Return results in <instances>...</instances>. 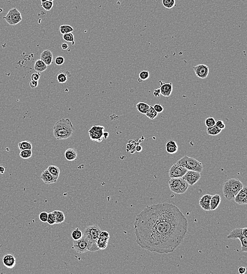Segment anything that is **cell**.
<instances>
[{"label":"cell","mask_w":247,"mask_h":274,"mask_svg":"<svg viewBox=\"0 0 247 274\" xmlns=\"http://www.w3.org/2000/svg\"><path fill=\"white\" fill-rule=\"evenodd\" d=\"M134 231L136 243L142 248L160 254L172 253L185 238L188 221L176 206L156 203L136 215Z\"/></svg>","instance_id":"1"},{"label":"cell","mask_w":247,"mask_h":274,"mask_svg":"<svg viewBox=\"0 0 247 274\" xmlns=\"http://www.w3.org/2000/svg\"><path fill=\"white\" fill-rule=\"evenodd\" d=\"M53 135L57 140H65L72 136L75 128L69 118H62L55 122Z\"/></svg>","instance_id":"2"},{"label":"cell","mask_w":247,"mask_h":274,"mask_svg":"<svg viewBox=\"0 0 247 274\" xmlns=\"http://www.w3.org/2000/svg\"><path fill=\"white\" fill-rule=\"evenodd\" d=\"M101 229L96 224L86 227L83 233V238L85 239L87 245L88 251L96 252L99 250L96 245Z\"/></svg>","instance_id":"3"},{"label":"cell","mask_w":247,"mask_h":274,"mask_svg":"<svg viewBox=\"0 0 247 274\" xmlns=\"http://www.w3.org/2000/svg\"><path fill=\"white\" fill-rule=\"evenodd\" d=\"M244 186L240 180L236 178H231L224 183L222 191L223 194L228 200L234 199L235 196Z\"/></svg>","instance_id":"4"},{"label":"cell","mask_w":247,"mask_h":274,"mask_svg":"<svg viewBox=\"0 0 247 274\" xmlns=\"http://www.w3.org/2000/svg\"><path fill=\"white\" fill-rule=\"evenodd\" d=\"M176 163L184 167L188 170L194 171L200 173L203 170V166L201 162L188 156L182 157L177 161Z\"/></svg>","instance_id":"5"},{"label":"cell","mask_w":247,"mask_h":274,"mask_svg":"<svg viewBox=\"0 0 247 274\" xmlns=\"http://www.w3.org/2000/svg\"><path fill=\"white\" fill-rule=\"evenodd\" d=\"M189 185L187 182L181 178H172L169 182L170 189L176 194H182L187 190Z\"/></svg>","instance_id":"6"},{"label":"cell","mask_w":247,"mask_h":274,"mask_svg":"<svg viewBox=\"0 0 247 274\" xmlns=\"http://www.w3.org/2000/svg\"><path fill=\"white\" fill-rule=\"evenodd\" d=\"M7 23L11 26H15L22 21V15L18 10L13 8L10 10L6 16L3 17Z\"/></svg>","instance_id":"7"},{"label":"cell","mask_w":247,"mask_h":274,"mask_svg":"<svg viewBox=\"0 0 247 274\" xmlns=\"http://www.w3.org/2000/svg\"><path fill=\"white\" fill-rule=\"evenodd\" d=\"M227 238L228 239H239L241 243V251L247 252V238L243 235L242 228H237L234 229L228 235Z\"/></svg>","instance_id":"8"},{"label":"cell","mask_w":247,"mask_h":274,"mask_svg":"<svg viewBox=\"0 0 247 274\" xmlns=\"http://www.w3.org/2000/svg\"><path fill=\"white\" fill-rule=\"evenodd\" d=\"M104 127L102 125H95L89 129L88 131L90 139L92 141L101 142L103 140Z\"/></svg>","instance_id":"9"},{"label":"cell","mask_w":247,"mask_h":274,"mask_svg":"<svg viewBox=\"0 0 247 274\" xmlns=\"http://www.w3.org/2000/svg\"><path fill=\"white\" fill-rule=\"evenodd\" d=\"M187 169L177 163L173 164L169 169V176L170 178H181L187 171Z\"/></svg>","instance_id":"10"},{"label":"cell","mask_w":247,"mask_h":274,"mask_svg":"<svg viewBox=\"0 0 247 274\" xmlns=\"http://www.w3.org/2000/svg\"><path fill=\"white\" fill-rule=\"evenodd\" d=\"M182 178L187 182L189 185H194L201 178L200 173L194 171L188 170Z\"/></svg>","instance_id":"11"},{"label":"cell","mask_w":247,"mask_h":274,"mask_svg":"<svg viewBox=\"0 0 247 274\" xmlns=\"http://www.w3.org/2000/svg\"><path fill=\"white\" fill-rule=\"evenodd\" d=\"M193 69L196 76L199 78H206L209 74V67L204 64H198L193 67Z\"/></svg>","instance_id":"12"},{"label":"cell","mask_w":247,"mask_h":274,"mask_svg":"<svg viewBox=\"0 0 247 274\" xmlns=\"http://www.w3.org/2000/svg\"><path fill=\"white\" fill-rule=\"evenodd\" d=\"M110 238V235L107 231H101L96 242V245L99 249H104L107 247Z\"/></svg>","instance_id":"13"},{"label":"cell","mask_w":247,"mask_h":274,"mask_svg":"<svg viewBox=\"0 0 247 274\" xmlns=\"http://www.w3.org/2000/svg\"><path fill=\"white\" fill-rule=\"evenodd\" d=\"M72 248L79 254L85 253L88 251L87 243L85 239L83 238V237L80 239L73 241Z\"/></svg>","instance_id":"14"},{"label":"cell","mask_w":247,"mask_h":274,"mask_svg":"<svg viewBox=\"0 0 247 274\" xmlns=\"http://www.w3.org/2000/svg\"><path fill=\"white\" fill-rule=\"evenodd\" d=\"M234 202L239 205H246L247 203V187L244 185L242 188L235 196Z\"/></svg>","instance_id":"15"},{"label":"cell","mask_w":247,"mask_h":274,"mask_svg":"<svg viewBox=\"0 0 247 274\" xmlns=\"http://www.w3.org/2000/svg\"><path fill=\"white\" fill-rule=\"evenodd\" d=\"M160 95L165 97H169L172 93L173 90V85L172 83H164L160 81Z\"/></svg>","instance_id":"16"},{"label":"cell","mask_w":247,"mask_h":274,"mask_svg":"<svg viewBox=\"0 0 247 274\" xmlns=\"http://www.w3.org/2000/svg\"><path fill=\"white\" fill-rule=\"evenodd\" d=\"M40 178L41 179L43 182L47 185H50V184L55 183L57 182V180L58 179V177L53 176L52 174H51L48 171L47 169H46L42 172V174H41Z\"/></svg>","instance_id":"17"},{"label":"cell","mask_w":247,"mask_h":274,"mask_svg":"<svg viewBox=\"0 0 247 274\" xmlns=\"http://www.w3.org/2000/svg\"><path fill=\"white\" fill-rule=\"evenodd\" d=\"M2 262L6 268L12 269L16 265L17 260L13 255L7 254L3 257Z\"/></svg>","instance_id":"18"},{"label":"cell","mask_w":247,"mask_h":274,"mask_svg":"<svg viewBox=\"0 0 247 274\" xmlns=\"http://www.w3.org/2000/svg\"><path fill=\"white\" fill-rule=\"evenodd\" d=\"M71 76V73L69 71L66 70L62 69L59 71L55 76L56 80L60 84H64L68 80L69 78H70Z\"/></svg>","instance_id":"19"},{"label":"cell","mask_w":247,"mask_h":274,"mask_svg":"<svg viewBox=\"0 0 247 274\" xmlns=\"http://www.w3.org/2000/svg\"><path fill=\"white\" fill-rule=\"evenodd\" d=\"M40 59L47 66L50 65L53 63V53L49 50H46L41 53L40 55Z\"/></svg>","instance_id":"20"},{"label":"cell","mask_w":247,"mask_h":274,"mask_svg":"<svg viewBox=\"0 0 247 274\" xmlns=\"http://www.w3.org/2000/svg\"><path fill=\"white\" fill-rule=\"evenodd\" d=\"M212 195L209 194H205L202 196L199 199V205L204 211H210V200Z\"/></svg>","instance_id":"21"},{"label":"cell","mask_w":247,"mask_h":274,"mask_svg":"<svg viewBox=\"0 0 247 274\" xmlns=\"http://www.w3.org/2000/svg\"><path fill=\"white\" fill-rule=\"evenodd\" d=\"M64 157L68 161H75L78 157V153L75 148H69L65 151Z\"/></svg>","instance_id":"22"},{"label":"cell","mask_w":247,"mask_h":274,"mask_svg":"<svg viewBox=\"0 0 247 274\" xmlns=\"http://www.w3.org/2000/svg\"><path fill=\"white\" fill-rule=\"evenodd\" d=\"M221 197L219 194H216L212 196L210 203V211H214L219 207L221 202Z\"/></svg>","instance_id":"23"},{"label":"cell","mask_w":247,"mask_h":274,"mask_svg":"<svg viewBox=\"0 0 247 274\" xmlns=\"http://www.w3.org/2000/svg\"><path fill=\"white\" fill-rule=\"evenodd\" d=\"M47 66L41 59H38L34 65V70L38 73L43 72L47 69Z\"/></svg>","instance_id":"24"},{"label":"cell","mask_w":247,"mask_h":274,"mask_svg":"<svg viewBox=\"0 0 247 274\" xmlns=\"http://www.w3.org/2000/svg\"><path fill=\"white\" fill-rule=\"evenodd\" d=\"M149 106L147 104H146L144 102H140L136 104V109L139 112L142 114H145L147 112L149 108Z\"/></svg>","instance_id":"25"},{"label":"cell","mask_w":247,"mask_h":274,"mask_svg":"<svg viewBox=\"0 0 247 274\" xmlns=\"http://www.w3.org/2000/svg\"><path fill=\"white\" fill-rule=\"evenodd\" d=\"M18 147L20 151H22L24 150H32L33 146L31 142L25 140L19 142L18 144Z\"/></svg>","instance_id":"26"},{"label":"cell","mask_w":247,"mask_h":274,"mask_svg":"<svg viewBox=\"0 0 247 274\" xmlns=\"http://www.w3.org/2000/svg\"><path fill=\"white\" fill-rule=\"evenodd\" d=\"M55 217V223H61L65 220V215L62 211H53Z\"/></svg>","instance_id":"27"},{"label":"cell","mask_w":247,"mask_h":274,"mask_svg":"<svg viewBox=\"0 0 247 274\" xmlns=\"http://www.w3.org/2000/svg\"><path fill=\"white\" fill-rule=\"evenodd\" d=\"M47 169L53 176L59 178L60 174V170L57 166L54 165L49 166Z\"/></svg>","instance_id":"28"},{"label":"cell","mask_w":247,"mask_h":274,"mask_svg":"<svg viewBox=\"0 0 247 274\" xmlns=\"http://www.w3.org/2000/svg\"><path fill=\"white\" fill-rule=\"evenodd\" d=\"M221 131L222 130L219 129L216 125L211 127H208L207 129L208 134L210 136H217L218 134H220Z\"/></svg>","instance_id":"29"},{"label":"cell","mask_w":247,"mask_h":274,"mask_svg":"<svg viewBox=\"0 0 247 274\" xmlns=\"http://www.w3.org/2000/svg\"><path fill=\"white\" fill-rule=\"evenodd\" d=\"M71 237L74 240L80 239L83 237V232L78 228H76L71 232Z\"/></svg>","instance_id":"30"},{"label":"cell","mask_w":247,"mask_h":274,"mask_svg":"<svg viewBox=\"0 0 247 274\" xmlns=\"http://www.w3.org/2000/svg\"><path fill=\"white\" fill-rule=\"evenodd\" d=\"M158 113L156 112V111H155V109L153 107V106L150 105L147 112L146 113V114L145 115H146V116L148 117L149 119H150L151 120H153V119H155V118L158 116Z\"/></svg>","instance_id":"31"},{"label":"cell","mask_w":247,"mask_h":274,"mask_svg":"<svg viewBox=\"0 0 247 274\" xmlns=\"http://www.w3.org/2000/svg\"><path fill=\"white\" fill-rule=\"evenodd\" d=\"M60 31L61 34L64 35L68 33L72 32L74 31V29L69 25H62L60 27Z\"/></svg>","instance_id":"32"},{"label":"cell","mask_w":247,"mask_h":274,"mask_svg":"<svg viewBox=\"0 0 247 274\" xmlns=\"http://www.w3.org/2000/svg\"><path fill=\"white\" fill-rule=\"evenodd\" d=\"M32 156V150H24L20 151V157L24 159H29L31 158Z\"/></svg>","instance_id":"33"},{"label":"cell","mask_w":247,"mask_h":274,"mask_svg":"<svg viewBox=\"0 0 247 274\" xmlns=\"http://www.w3.org/2000/svg\"><path fill=\"white\" fill-rule=\"evenodd\" d=\"M63 39L64 40H65L67 42H71L72 46L75 45V38H74V35H73L72 32L68 33L67 34L63 35Z\"/></svg>","instance_id":"34"},{"label":"cell","mask_w":247,"mask_h":274,"mask_svg":"<svg viewBox=\"0 0 247 274\" xmlns=\"http://www.w3.org/2000/svg\"><path fill=\"white\" fill-rule=\"evenodd\" d=\"M163 6L167 9H172L176 5L175 0H162Z\"/></svg>","instance_id":"35"},{"label":"cell","mask_w":247,"mask_h":274,"mask_svg":"<svg viewBox=\"0 0 247 274\" xmlns=\"http://www.w3.org/2000/svg\"><path fill=\"white\" fill-rule=\"evenodd\" d=\"M150 77V73L149 71L147 70H142L140 71L139 75L138 80L141 81H145L149 78Z\"/></svg>","instance_id":"36"},{"label":"cell","mask_w":247,"mask_h":274,"mask_svg":"<svg viewBox=\"0 0 247 274\" xmlns=\"http://www.w3.org/2000/svg\"><path fill=\"white\" fill-rule=\"evenodd\" d=\"M41 6L46 11H49L52 9L53 6V2L49 1H47L46 2H43L41 3Z\"/></svg>","instance_id":"37"},{"label":"cell","mask_w":247,"mask_h":274,"mask_svg":"<svg viewBox=\"0 0 247 274\" xmlns=\"http://www.w3.org/2000/svg\"><path fill=\"white\" fill-rule=\"evenodd\" d=\"M166 151L169 154H175L177 153L178 150V145H169L165 146Z\"/></svg>","instance_id":"38"},{"label":"cell","mask_w":247,"mask_h":274,"mask_svg":"<svg viewBox=\"0 0 247 274\" xmlns=\"http://www.w3.org/2000/svg\"><path fill=\"white\" fill-rule=\"evenodd\" d=\"M47 223L50 225H53L55 223H55V217L53 211L48 213Z\"/></svg>","instance_id":"39"},{"label":"cell","mask_w":247,"mask_h":274,"mask_svg":"<svg viewBox=\"0 0 247 274\" xmlns=\"http://www.w3.org/2000/svg\"><path fill=\"white\" fill-rule=\"evenodd\" d=\"M216 120L213 117H208L205 120V125L207 127H211L216 125Z\"/></svg>","instance_id":"40"},{"label":"cell","mask_w":247,"mask_h":274,"mask_svg":"<svg viewBox=\"0 0 247 274\" xmlns=\"http://www.w3.org/2000/svg\"><path fill=\"white\" fill-rule=\"evenodd\" d=\"M39 219L41 222L43 223L47 222V217H48V213L46 211L41 212L38 216Z\"/></svg>","instance_id":"41"},{"label":"cell","mask_w":247,"mask_h":274,"mask_svg":"<svg viewBox=\"0 0 247 274\" xmlns=\"http://www.w3.org/2000/svg\"><path fill=\"white\" fill-rule=\"evenodd\" d=\"M153 107L155 109V111H156L158 113H160L162 112L164 110V108L162 105H161L160 104H156L153 106Z\"/></svg>","instance_id":"42"},{"label":"cell","mask_w":247,"mask_h":274,"mask_svg":"<svg viewBox=\"0 0 247 274\" xmlns=\"http://www.w3.org/2000/svg\"><path fill=\"white\" fill-rule=\"evenodd\" d=\"M216 125L221 130H223L225 128V125L224 122L222 120H218L216 122Z\"/></svg>","instance_id":"43"},{"label":"cell","mask_w":247,"mask_h":274,"mask_svg":"<svg viewBox=\"0 0 247 274\" xmlns=\"http://www.w3.org/2000/svg\"><path fill=\"white\" fill-rule=\"evenodd\" d=\"M55 62L56 65H61L64 62V58L62 56H59L56 57L55 60Z\"/></svg>","instance_id":"44"},{"label":"cell","mask_w":247,"mask_h":274,"mask_svg":"<svg viewBox=\"0 0 247 274\" xmlns=\"http://www.w3.org/2000/svg\"><path fill=\"white\" fill-rule=\"evenodd\" d=\"M40 76L41 75L39 74V73H33L31 76V80L38 81L40 78Z\"/></svg>","instance_id":"45"},{"label":"cell","mask_w":247,"mask_h":274,"mask_svg":"<svg viewBox=\"0 0 247 274\" xmlns=\"http://www.w3.org/2000/svg\"><path fill=\"white\" fill-rule=\"evenodd\" d=\"M38 81L31 80L30 82V87H31V88H32V89L36 88L38 87Z\"/></svg>","instance_id":"46"},{"label":"cell","mask_w":247,"mask_h":274,"mask_svg":"<svg viewBox=\"0 0 247 274\" xmlns=\"http://www.w3.org/2000/svg\"><path fill=\"white\" fill-rule=\"evenodd\" d=\"M169 145H178L176 144V142L174 140H169V141L167 142V144L165 145V146H169Z\"/></svg>","instance_id":"47"},{"label":"cell","mask_w":247,"mask_h":274,"mask_svg":"<svg viewBox=\"0 0 247 274\" xmlns=\"http://www.w3.org/2000/svg\"><path fill=\"white\" fill-rule=\"evenodd\" d=\"M153 95L156 97H159L160 95V90L159 88H157L153 91Z\"/></svg>","instance_id":"48"},{"label":"cell","mask_w":247,"mask_h":274,"mask_svg":"<svg viewBox=\"0 0 247 274\" xmlns=\"http://www.w3.org/2000/svg\"><path fill=\"white\" fill-rule=\"evenodd\" d=\"M238 272L240 274H245V272H246V268L244 267H239L238 268Z\"/></svg>","instance_id":"49"},{"label":"cell","mask_w":247,"mask_h":274,"mask_svg":"<svg viewBox=\"0 0 247 274\" xmlns=\"http://www.w3.org/2000/svg\"><path fill=\"white\" fill-rule=\"evenodd\" d=\"M61 47H62V49L64 50H67L68 49V47H69V46H68V44L67 43H63L62 44V46H61Z\"/></svg>","instance_id":"50"},{"label":"cell","mask_w":247,"mask_h":274,"mask_svg":"<svg viewBox=\"0 0 247 274\" xmlns=\"http://www.w3.org/2000/svg\"><path fill=\"white\" fill-rule=\"evenodd\" d=\"M142 150V147L141 145H136V151L138 152V153H140Z\"/></svg>","instance_id":"51"},{"label":"cell","mask_w":247,"mask_h":274,"mask_svg":"<svg viewBox=\"0 0 247 274\" xmlns=\"http://www.w3.org/2000/svg\"><path fill=\"white\" fill-rule=\"evenodd\" d=\"M247 228H242V234H243V235H244L245 237L247 238Z\"/></svg>","instance_id":"52"},{"label":"cell","mask_w":247,"mask_h":274,"mask_svg":"<svg viewBox=\"0 0 247 274\" xmlns=\"http://www.w3.org/2000/svg\"><path fill=\"white\" fill-rule=\"evenodd\" d=\"M109 136V133L108 132H104V131L103 134V138L104 139H107V138H108V137Z\"/></svg>","instance_id":"53"},{"label":"cell","mask_w":247,"mask_h":274,"mask_svg":"<svg viewBox=\"0 0 247 274\" xmlns=\"http://www.w3.org/2000/svg\"><path fill=\"white\" fill-rule=\"evenodd\" d=\"M4 172H5V168H4V167H2V166H0V174H3Z\"/></svg>","instance_id":"54"},{"label":"cell","mask_w":247,"mask_h":274,"mask_svg":"<svg viewBox=\"0 0 247 274\" xmlns=\"http://www.w3.org/2000/svg\"><path fill=\"white\" fill-rule=\"evenodd\" d=\"M41 3H43V2L47 1V0H41Z\"/></svg>","instance_id":"55"},{"label":"cell","mask_w":247,"mask_h":274,"mask_svg":"<svg viewBox=\"0 0 247 274\" xmlns=\"http://www.w3.org/2000/svg\"><path fill=\"white\" fill-rule=\"evenodd\" d=\"M47 1H52V2H53L54 0H47Z\"/></svg>","instance_id":"56"}]
</instances>
